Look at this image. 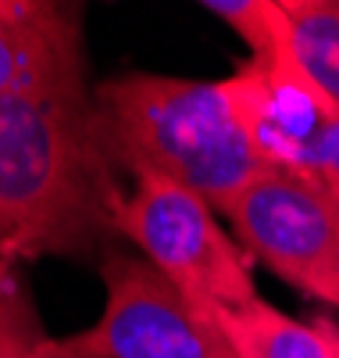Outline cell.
<instances>
[{"mask_svg": "<svg viewBox=\"0 0 339 358\" xmlns=\"http://www.w3.org/2000/svg\"><path fill=\"white\" fill-rule=\"evenodd\" d=\"M129 183L118 172L86 57L0 94V258H104Z\"/></svg>", "mask_w": 339, "mask_h": 358, "instance_id": "cell-1", "label": "cell"}, {"mask_svg": "<svg viewBox=\"0 0 339 358\" xmlns=\"http://www.w3.org/2000/svg\"><path fill=\"white\" fill-rule=\"evenodd\" d=\"M93 97L126 183L168 179L225 212L246 183L268 172L222 79L126 72L104 79Z\"/></svg>", "mask_w": 339, "mask_h": 358, "instance_id": "cell-2", "label": "cell"}, {"mask_svg": "<svg viewBox=\"0 0 339 358\" xmlns=\"http://www.w3.org/2000/svg\"><path fill=\"white\" fill-rule=\"evenodd\" d=\"M118 241H129L165 280L211 315L257 301V283L239 244L222 229L207 201L168 179H133L114 215Z\"/></svg>", "mask_w": 339, "mask_h": 358, "instance_id": "cell-3", "label": "cell"}, {"mask_svg": "<svg viewBox=\"0 0 339 358\" xmlns=\"http://www.w3.org/2000/svg\"><path fill=\"white\" fill-rule=\"evenodd\" d=\"M100 280V319L65 337L79 358H239L218 315L193 305L146 258L111 248Z\"/></svg>", "mask_w": 339, "mask_h": 358, "instance_id": "cell-4", "label": "cell"}, {"mask_svg": "<svg viewBox=\"0 0 339 358\" xmlns=\"http://www.w3.org/2000/svg\"><path fill=\"white\" fill-rule=\"evenodd\" d=\"M222 83L268 169L339 187V104L303 69L293 36Z\"/></svg>", "mask_w": 339, "mask_h": 358, "instance_id": "cell-5", "label": "cell"}, {"mask_svg": "<svg viewBox=\"0 0 339 358\" xmlns=\"http://www.w3.org/2000/svg\"><path fill=\"white\" fill-rule=\"evenodd\" d=\"M222 215L246 255L300 294L339 308V204L325 183L268 169Z\"/></svg>", "mask_w": 339, "mask_h": 358, "instance_id": "cell-6", "label": "cell"}, {"mask_svg": "<svg viewBox=\"0 0 339 358\" xmlns=\"http://www.w3.org/2000/svg\"><path fill=\"white\" fill-rule=\"evenodd\" d=\"M75 57H86L79 4L0 0V94Z\"/></svg>", "mask_w": 339, "mask_h": 358, "instance_id": "cell-7", "label": "cell"}, {"mask_svg": "<svg viewBox=\"0 0 339 358\" xmlns=\"http://www.w3.org/2000/svg\"><path fill=\"white\" fill-rule=\"evenodd\" d=\"M218 322L239 358H339V326L282 315L264 297L222 312Z\"/></svg>", "mask_w": 339, "mask_h": 358, "instance_id": "cell-8", "label": "cell"}, {"mask_svg": "<svg viewBox=\"0 0 339 358\" xmlns=\"http://www.w3.org/2000/svg\"><path fill=\"white\" fill-rule=\"evenodd\" d=\"M0 358H79L65 337H54L18 262L0 258Z\"/></svg>", "mask_w": 339, "mask_h": 358, "instance_id": "cell-9", "label": "cell"}, {"mask_svg": "<svg viewBox=\"0 0 339 358\" xmlns=\"http://www.w3.org/2000/svg\"><path fill=\"white\" fill-rule=\"evenodd\" d=\"M296 57L339 104V0H279Z\"/></svg>", "mask_w": 339, "mask_h": 358, "instance_id": "cell-10", "label": "cell"}, {"mask_svg": "<svg viewBox=\"0 0 339 358\" xmlns=\"http://www.w3.org/2000/svg\"><path fill=\"white\" fill-rule=\"evenodd\" d=\"M204 11L222 18L250 47V57L268 54L289 40V25L279 0H207Z\"/></svg>", "mask_w": 339, "mask_h": 358, "instance_id": "cell-11", "label": "cell"}, {"mask_svg": "<svg viewBox=\"0 0 339 358\" xmlns=\"http://www.w3.org/2000/svg\"><path fill=\"white\" fill-rule=\"evenodd\" d=\"M332 197H336V204H339V187H336V190H332Z\"/></svg>", "mask_w": 339, "mask_h": 358, "instance_id": "cell-12", "label": "cell"}]
</instances>
